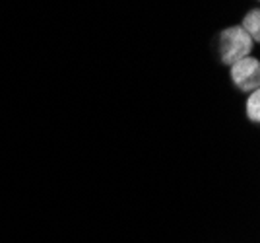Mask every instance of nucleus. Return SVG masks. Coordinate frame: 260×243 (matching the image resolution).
<instances>
[{
  "label": "nucleus",
  "instance_id": "nucleus-2",
  "mask_svg": "<svg viewBox=\"0 0 260 243\" xmlns=\"http://www.w3.org/2000/svg\"><path fill=\"white\" fill-rule=\"evenodd\" d=\"M229 78L241 92H256L260 86V63L254 56H245L229 67Z\"/></svg>",
  "mask_w": 260,
  "mask_h": 243
},
{
  "label": "nucleus",
  "instance_id": "nucleus-1",
  "mask_svg": "<svg viewBox=\"0 0 260 243\" xmlns=\"http://www.w3.org/2000/svg\"><path fill=\"white\" fill-rule=\"evenodd\" d=\"M252 47H254V41L241 25H229L225 29H221V34L217 37L219 58L223 65H229V67L241 58L249 56Z\"/></svg>",
  "mask_w": 260,
  "mask_h": 243
},
{
  "label": "nucleus",
  "instance_id": "nucleus-3",
  "mask_svg": "<svg viewBox=\"0 0 260 243\" xmlns=\"http://www.w3.org/2000/svg\"><path fill=\"white\" fill-rule=\"evenodd\" d=\"M241 27L250 35V39L256 43L260 41V12L258 8H252L245 14L243 22H241Z\"/></svg>",
  "mask_w": 260,
  "mask_h": 243
},
{
  "label": "nucleus",
  "instance_id": "nucleus-4",
  "mask_svg": "<svg viewBox=\"0 0 260 243\" xmlns=\"http://www.w3.org/2000/svg\"><path fill=\"white\" fill-rule=\"evenodd\" d=\"M245 113L249 117V121L258 123L260 121V92H250L247 103H245Z\"/></svg>",
  "mask_w": 260,
  "mask_h": 243
}]
</instances>
